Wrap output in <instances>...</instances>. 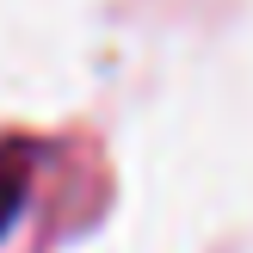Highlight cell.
<instances>
[{"instance_id":"6da1fadb","label":"cell","mask_w":253,"mask_h":253,"mask_svg":"<svg viewBox=\"0 0 253 253\" xmlns=\"http://www.w3.org/2000/svg\"><path fill=\"white\" fill-rule=\"evenodd\" d=\"M19 204H25V173L19 167H0V235L19 222Z\"/></svg>"}]
</instances>
